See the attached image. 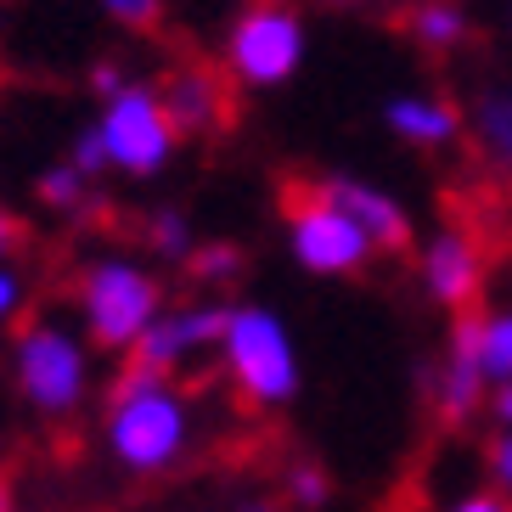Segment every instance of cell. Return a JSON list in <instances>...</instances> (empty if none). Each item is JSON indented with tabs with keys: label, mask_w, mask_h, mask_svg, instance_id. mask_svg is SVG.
I'll return each mask as SVG.
<instances>
[{
	"label": "cell",
	"mask_w": 512,
	"mask_h": 512,
	"mask_svg": "<svg viewBox=\"0 0 512 512\" xmlns=\"http://www.w3.org/2000/svg\"><path fill=\"white\" fill-rule=\"evenodd\" d=\"M107 439L113 456L136 473H158L181 456L186 445V400L164 372H124L113 383V411H107Z\"/></svg>",
	"instance_id": "cell-1"
},
{
	"label": "cell",
	"mask_w": 512,
	"mask_h": 512,
	"mask_svg": "<svg viewBox=\"0 0 512 512\" xmlns=\"http://www.w3.org/2000/svg\"><path fill=\"white\" fill-rule=\"evenodd\" d=\"M287 226H293V248L310 271H361L366 254L377 242L366 237V226L327 192V181H299L287 186Z\"/></svg>",
	"instance_id": "cell-2"
},
{
	"label": "cell",
	"mask_w": 512,
	"mask_h": 512,
	"mask_svg": "<svg viewBox=\"0 0 512 512\" xmlns=\"http://www.w3.org/2000/svg\"><path fill=\"white\" fill-rule=\"evenodd\" d=\"M79 304H85V327L102 349H130L141 344V332L158 321V282L124 259H102L85 282H79Z\"/></svg>",
	"instance_id": "cell-3"
},
{
	"label": "cell",
	"mask_w": 512,
	"mask_h": 512,
	"mask_svg": "<svg viewBox=\"0 0 512 512\" xmlns=\"http://www.w3.org/2000/svg\"><path fill=\"white\" fill-rule=\"evenodd\" d=\"M220 344H226V366H231V383H237L242 400L276 406V400L293 394L299 366H293V349H287V332L276 327V316H265V310H231Z\"/></svg>",
	"instance_id": "cell-4"
},
{
	"label": "cell",
	"mask_w": 512,
	"mask_h": 512,
	"mask_svg": "<svg viewBox=\"0 0 512 512\" xmlns=\"http://www.w3.org/2000/svg\"><path fill=\"white\" fill-rule=\"evenodd\" d=\"M299 57H304V29H299V12L287 0H254L237 17L231 74L242 85H276V79H287L299 68Z\"/></svg>",
	"instance_id": "cell-5"
},
{
	"label": "cell",
	"mask_w": 512,
	"mask_h": 512,
	"mask_svg": "<svg viewBox=\"0 0 512 512\" xmlns=\"http://www.w3.org/2000/svg\"><path fill=\"white\" fill-rule=\"evenodd\" d=\"M17 383L40 411H74L85 389V349L51 321H34L17 338Z\"/></svg>",
	"instance_id": "cell-6"
},
{
	"label": "cell",
	"mask_w": 512,
	"mask_h": 512,
	"mask_svg": "<svg viewBox=\"0 0 512 512\" xmlns=\"http://www.w3.org/2000/svg\"><path fill=\"white\" fill-rule=\"evenodd\" d=\"M175 136H181V130L169 124L164 96L113 91V107H107V119H102V147H107L113 164H124L130 175H147V169H158L169 158Z\"/></svg>",
	"instance_id": "cell-7"
},
{
	"label": "cell",
	"mask_w": 512,
	"mask_h": 512,
	"mask_svg": "<svg viewBox=\"0 0 512 512\" xmlns=\"http://www.w3.org/2000/svg\"><path fill=\"white\" fill-rule=\"evenodd\" d=\"M164 113L181 136H197V130H220L231 119V91H226V74L209 68V62H186L175 68L164 85Z\"/></svg>",
	"instance_id": "cell-8"
},
{
	"label": "cell",
	"mask_w": 512,
	"mask_h": 512,
	"mask_svg": "<svg viewBox=\"0 0 512 512\" xmlns=\"http://www.w3.org/2000/svg\"><path fill=\"white\" fill-rule=\"evenodd\" d=\"M226 310H175V316H158L147 332H141L136 344V366L147 372H169V366L192 355L197 344H209V338H226Z\"/></svg>",
	"instance_id": "cell-9"
},
{
	"label": "cell",
	"mask_w": 512,
	"mask_h": 512,
	"mask_svg": "<svg viewBox=\"0 0 512 512\" xmlns=\"http://www.w3.org/2000/svg\"><path fill=\"white\" fill-rule=\"evenodd\" d=\"M479 276H484V248L473 231H445L428 248V293L451 310H467L479 299Z\"/></svg>",
	"instance_id": "cell-10"
},
{
	"label": "cell",
	"mask_w": 512,
	"mask_h": 512,
	"mask_svg": "<svg viewBox=\"0 0 512 512\" xmlns=\"http://www.w3.org/2000/svg\"><path fill=\"white\" fill-rule=\"evenodd\" d=\"M327 192L361 220L377 248H400V242H406V214L394 209L383 192H372V186H361V181H327Z\"/></svg>",
	"instance_id": "cell-11"
},
{
	"label": "cell",
	"mask_w": 512,
	"mask_h": 512,
	"mask_svg": "<svg viewBox=\"0 0 512 512\" xmlns=\"http://www.w3.org/2000/svg\"><path fill=\"white\" fill-rule=\"evenodd\" d=\"M389 124L406 141H422V147H439V141L456 136V113L445 102H394L389 107Z\"/></svg>",
	"instance_id": "cell-12"
},
{
	"label": "cell",
	"mask_w": 512,
	"mask_h": 512,
	"mask_svg": "<svg viewBox=\"0 0 512 512\" xmlns=\"http://www.w3.org/2000/svg\"><path fill=\"white\" fill-rule=\"evenodd\" d=\"M479 372L512 383V316H479Z\"/></svg>",
	"instance_id": "cell-13"
},
{
	"label": "cell",
	"mask_w": 512,
	"mask_h": 512,
	"mask_svg": "<svg viewBox=\"0 0 512 512\" xmlns=\"http://www.w3.org/2000/svg\"><path fill=\"white\" fill-rule=\"evenodd\" d=\"M406 29L417 34L422 46H451L456 34H462V12H456L451 0H422L406 12Z\"/></svg>",
	"instance_id": "cell-14"
},
{
	"label": "cell",
	"mask_w": 512,
	"mask_h": 512,
	"mask_svg": "<svg viewBox=\"0 0 512 512\" xmlns=\"http://www.w3.org/2000/svg\"><path fill=\"white\" fill-rule=\"evenodd\" d=\"M479 130H484V141L512 164V96H490V102L479 107Z\"/></svg>",
	"instance_id": "cell-15"
},
{
	"label": "cell",
	"mask_w": 512,
	"mask_h": 512,
	"mask_svg": "<svg viewBox=\"0 0 512 512\" xmlns=\"http://www.w3.org/2000/svg\"><path fill=\"white\" fill-rule=\"evenodd\" d=\"M102 6L119 17L124 29H136V34L158 29V17H164V0H102Z\"/></svg>",
	"instance_id": "cell-16"
},
{
	"label": "cell",
	"mask_w": 512,
	"mask_h": 512,
	"mask_svg": "<svg viewBox=\"0 0 512 512\" xmlns=\"http://www.w3.org/2000/svg\"><path fill=\"white\" fill-rule=\"evenodd\" d=\"M40 197H46V203H74L79 197V169H51L46 181H40Z\"/></svg>",
	"instance_id": "cell-17"
},
{
	"label": "cell",
	"mask_w": 512,
	"mask_h": 512,
	"mask_svg": "<svg viewBox=\"0 0 512 512\" xmlns=\"http://www.w3.org/2000/svg\"><path fill=\"white\" fill-rule=\"evenodd\" d=\"M152 242L169 248V254H186V226L175 220V214H158V220H152Z\"/></svg>",
	"instance_id": "cell-18"
},
{
	"label": "cell",
	"mask_w": 512,
	"mask_h": 512,
	"mask_svg": "<svg viewBox=\"0 0 512 512\" xmlns=\"http://www.w3.org/2000/svg\"><path fill=\"white\" fill-rule=\"evenodd\" d=\"M490 467H496V484H507V490H512V428L490 445Z\"/></svg>",
	"instance_id": "cell-19"
},
{
	"label": "cell",
	"mask_w": 512,
	"mask_h": 512,
	"mask_svg": "<svg viewBox=\"0 0 512 512\" xmlns=\"http://www.w3.org/2000/svg\"><path fill=\"white\" fill-rule=\"evenodd\" d=\"M192 271L197 276H226L231 271V248H209L203 259H192Z\"/></svg>",
	"instance_id": "cell-20"
},
{
	"label": "cell",
	"mask_w": 512,
	"mask_h": 512,
	"mask_svg": "<svg viewBox=\"0 0 512 512\" xmlns=\"http://www.w3.org/2000/svg\"><path fill=\"white\" fill-rule=\"evenodd\" d=\"M451 512H512V507L501 496H467L462 507H451Z\"/></svg>",
	"instance_id": "cell-21"
},
{
	"label": "cell",
	"mask_w": 512,
	"mask_h": 512,
	"mask_svg": "<svg viewBox=\"0 0 512 512\" xmlns=\"http://www.w3.org/2000/svg\"><path fill=\"white\" fill-rule=\"evenodd\" d=\"M17 242H23V226H17L12 214H0V254H6V248H17Z\"/></svg>",
	"instance_id": "cell-22"
},
{
	"label": "cell",
	"mask_w": 512,
	"mask_h": 512,
	"mask_svg": "<svg viewBox=\"0 0 512 512\" xmlns=\"http://www.w3.org/2000/svg\"><path fill=\"white\" fill-rule=\"evenodd\" d=\"M12 304H17V282H12V276H6V271H0V316H6Z\"/></svg>",
	"instance_id": "cell-23"
},
{
	"label": "cell",
	"mask_w": 512,
	"mask_h": 512,
	"mask_svg": "<svg viewBox=\"0 0 512 512\" xmlns=\"http://www.w3.org/2000/svg\"><path fill=\"white\" fill-rule=\"evenodd\" d=\"M496 417L512 428V383H501V394H496Z\"/></svg>",
	"instance_id": "cell-24"
},
{
	"label": "cell",
	"mask_w": 512,
	"mask_h": 512,
	"mask_svg": "<svg viewBox=\"0 0 512 512\" xmlns=\"http://www.w3.org/2000/svg\"><path fill=\"white\" fill-rule=\"evenodd\" d=\"M0 512H12V496H6V484H0Z\"/></svg>",
	"instance_id": "cell-25"
},
{
	"label": "cell",
	"mask_w": 512,
	"mask_h": 512,
	"mask_svg": "<svg viewBox=\"0 0 512 512\" xmlns=\"http://www.w3.org/2000/svg\"><path fill=\"white\" fill-rule=\"evenodd\" d=\"M242 512H271V507H242Z\"/></svg>",
	"instance_id": "cell-26"
}]
</instances>
